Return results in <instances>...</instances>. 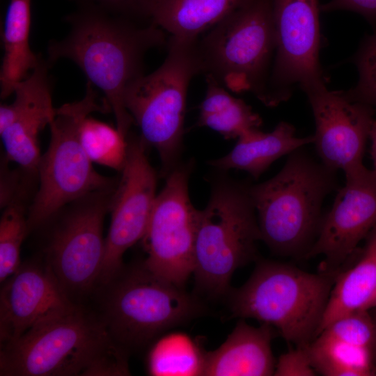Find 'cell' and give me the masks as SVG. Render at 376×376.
<instances>
[{"label":"cell","mask_w":376,"mask_h":376,"mask_svg":"<svg viewBox=\"0 0 376 376\" xmlns=\"http://www.w3.org/2000/svg\"><path fill=\"white\" fill-rule=\"evenodd\" d=\"M70 35L48 48L50 65L59 58H68L97 86L113 111L116 128L127 139L134 120L127 111L124 95L127 85L143 75V60L153 47L166 44L161 28L152 24L138 26L97 13H88L70 19Z\"/></svg>","instance_id":"1"},{"label":"cell","mask_w":376,"mask_h":376,"mask_svg":"<svg viewBox=\"0 0 376 376\" xmlns=\"http://www.w3.org/2000/svg\"><path fill=\"white\" fill-rule=\"evenodd\" d=\"M337 187L336 171L304 147L288 155L274 176L249 185L261 240L276 255L304 258L317 237L323 201Z\"/></svg>","instance_id":"2"},{"label":"cell","mask_w":376,"mask_h":376,"mask_svg":"<svg viewBox=\"0 0 376 376\" xmlns=\"http://www.w3.org/2000/svg\"><path fill=\"white\" fill-rule=\"evenodd\" d=\"M336 277L260 260L248 280L230 294L232 317L271 325L287 343L307 346L318 335Z\"/></svg>","instance_id":"3"},{"label":"cell","mask_w":376,"mask_h":376,"mask_svg":"<svg viewBox=\"0 0 376 376\" xmlns=\"http://www.w3.org/2000/svg\"><path fill=\"white\" fill-rule=\"evenodd\" d=\"M217 171L198 212L193 272L197 287L214 297L228 292L237 269L256 258L261 240L250 185Z\"/></svg>","instance_id":"4"},{"label":"cell","mask_w":376,"mask_h":376,"mask_svg":"<svg viewBox=\"0 0 376 376\" xmlns=\"http://www.w3.org/2000/svg\"><path fill=\"white\" fill-rule=\"evenodd\" d=\"M198 41L171 36L163 63L134 79L125 92V107L142 139L157 151L165 178L180 163L187 91L202 74Z\"/></svg>","instance_id":"5"},{"label":"cell","mask_w":376,"mask_h":376,"mask_svg":"<svg viewBox=\"0 0 376 376\" xmlns=\"http://www.w3.org/2000/svg\"><path fill=\"white\" fill-rule=\"evenodd\" d=\"M111 110L109 104L97 101L90 81L81 100L56 109L49 124V145L38 167L39 187L27 214L29 233L65 205L91 193L116 189L119 179L102 175L94 169L79 138L81 125L91 113Z\"/></svg>","instance_id":"6"},{"label":"cell","mask_w":376,"mask_h":376,"mask_svg":"<svg viewBox=\"0 0 376 376\" xmlns=\"http://www.w3.org/2000/svg\"><path fill=\"white\" fill-rule=\"evenodd\" d=\"M202 74L235 93L265 100L276 52L272 0H250L201 39Z\"/></svg>","instance_id":"7"},{"label":"cell","mask_w":376,"mask_h":376,"mask_svg":"<svg viewBox=\"0 0 376 376\" xmlns=\"http://www.w3.org/2000/svg\"><path fill=\"white\" fill-rule=\"evenodd\" d=\"M103 320L115 343L129 351L204 312L201 303L150 271L143 263L123 269L107 285Z\"/></svg>","instance_id":"8"},{"label":"cell","mask_w":376,"mask_h":376,"mask_svg":"<svg viewBox=\"0 0 376 376\" xmlns=\"http://www.w3.org/2000/svg\"><path fill=\"white\" fill-rule=\"evenodd\" d=\"M114 343L103 321L75 306L3 343L0 375L88 376Z\"/></svg>","instance_id":"9"},{"label":"cell","mask_w":376,"mask_h":376,"mask_svg":"<svg viewBox=\"0 0 376 376\" xmlns=\"http://www.w3.org/2000/svg\"><path fill=\"white\" fill-rule=\"evenodd\" d=\"M192 167L191 161L180 162L166 177L141 240L146 253L142 262L146 267L182 288L194 267L198 210L189 194Z\"/></svg>","instance_id":"10"},{"label":"cell","mask_w":376,"mask_h":376,"mask_svg":"<svg viewBox=\"0 0 376 376\" xmlns=\"http://www.w3.org/2000/svg\"><path fill=\"white\" fill-rule=\"evenodd\" d=\"M276 52L263 104L286 102L296 89L304 93L327 86L320 62L318 0H272Z\"/></svg>","instance_id":"11"},{"label":"cell","mask_w":376,"mask_h":376,"mask_svg":"<svg viewBox=\"0 0 376 376\" xmlns=\"http://www.w3.org/2000/svg\"><path fill=\"white\" fill-rule=\"evenodd\" d=\"M115 190L91 193L73 202L52 234L47 263L69 297L98 283L105 254L104 219Z\"/></svg>","instance_id":"12"},{"label":"cell","mask_w":376,"mask_h":376,"mask_svg":"<svg viewBox=\"0 0 376 376\" xmlns=\"http://www.w3.org/2000/svg\"><path fill=\"white\" fill-rule=\"evenodd\" d=\"M127 157L112 197L111 219L98 283L106 286L123 269L124 253L146 232L157 196V175L141 136L128 134Z\"/></svg>","instance_id":"13"},{"label":"cell","mask_w":376,"mask_h":376,"mask_svg":"<svg viewBox=\"0 0 376 376\" xmlns=\"http://www.w3.org/2000/svg\"><path fill=\"white\" fill-rule=\"evenodd\" d=\"M315 120L313 144L320 162L347 175L365 166L366 143L375 120L374 108L350 100L327 86L305 93Z\"/></svg>","instance_id":"14"},{"label":"cell","mask_w":376,"mask_h":376,"mask_svg":"<svg viewBox=\"0 0 376 376\" xmlns=\"http://www.w3.org/2000/svg\"><path fill=\"white\" fill-rule=\"evenodd\" d=\"M345 177L304 257L323 256L326 266L343 263L376 226V173L364 166Z\"/></svg>","instance_id":"15"},{"label":"cell","mask_w":376,"mask_h":376,"mask_svg":"<svg viewBox=\"0 0 376 376\" xmlns=\"http://www.w3.org/2000/svg\"><path fill=\"white\" fill-rule=\"evenodd\" d=\"M4 282L0 294L1 344L76 306L47 263H24Z\"/></svg>","instance_id":"16"},{"label":"cell","mask_w":376,"mask_h":376,"mask_svg":"<svg viewBox=\"0 0 376 376\" xmlns=\"http://www.w3.org/2000/svg\"><path fill=\"white\" fill-rule=\"evenodd\" d=\"M48 66L42 59L16 85L14 102L0 107V134L6 158L30 172H38L42 156L39 133L49 125L56 111L52 104Z\"/></svg>","instance_id":"17"},{"label":"cell","mask_w":376,"mask_h":376,"mask_svg":"<svg viewBox=\"0 0 376 376\" xmlns=\"http://www.w3.org/2000/svg\"><path fill=\"white\" fill-rule=\"evenodd\" d=\"M275 329L267 324L253 327L240 318L226 340L207 352L203 375L270 376L276 361L272 349Z\"/></svg>","instance_id":"18"},{"label":"cell","mask_w":376,"mask_h":376,"mask_svg":"<svg viewBox=\"0 0 376 376\" xmlns=\"http://www.w3.org/2000/svg\"><path fill=\"white\" fill-rule=\"evenodd\" d=\"M237 139L230 152L210 161L209 164L217 171L242 170L255 179L280 157L314 142L313 135L298 136L295 127L285 121L278 123L269 132L256 129Z\"/></svg>","instance_id":"19"},{"label":"cell","mask_w":376,"mask_h":376,"mask_svg":"<svg viewBox=\"0 0 376 376\" xmlns=\"http://www.w3.org/2000/svg\"><path fill=\"white\" fill-rule=\"evenodd\" d=\"M250 0H146L143 15L152 24L185 39H198Z\"/></svg>","instance_id":"20"},{"label":"cell","mask_w":376,"mask_h":376,"mask_svg":"<svg viewBox=\"0 0 376 376\" xmlns=\"http://www.w3.org/2000/svg\"><path fill=\"white\" fill-rule=\"evenodd\" d=\"M376 297V230L368 234L362 257L350 269L336 276L318 335L336 319L369 310ZM317 335V336H318Z\"/></svg>","instance_id":"21"},{"label":"cell","mask_w":376,"mask_h":376,"mask_svg":"<svg viewBox=\"0 0 376 376\" xmlns=\"http://www.w3.org/2000/svg\"><path fill=\"white\" fill-rule=\"evenodd\" d=\"M30 27L31 0H10L3 35L4 54L0 74L2 99L14 93L16 85L42 60L30 48Z\"/></svg>","instance_id":"22"},{"label":"cell","mask_w":376,"mask_h":376,"mask_svg":"<svg viewBox=\"0 0 376 376\" xmlns=\"http://www.w3.org/2000/svg\"><path fill=\"white\" fill-rule=\"evenodd\" d=\"M206 94L199 107L197 127H207L225 139H238L260 129L262 119L241 99L231 95L210 75H205Z\"/></svg>","instance_id":"23"},{"label":"cell","mask_w":376,"mask_h":376,"mask_svg":"<svg viewBox=\"0 0 376 376\" xmlns=\"http://www.w3.org/2000/svg\"><path fill=\"white\" fill-rule=\"evenodd\" d=\"M207 351L197 340L182 332L161 336L147 359L148 372L155 376L203 375Z\"/></svg>","instance_id":"24"},{"label":"cell","mask_w":376,"mask_h":376,"mask_svg":"<svg viewBox=\"0 0 376 376\" xmlns=\"http://www.w3.org/2000/svg\"><path fill=\"white\" fill-rule=\"evenodd\" d=\"M312 366L323 376L376 375L371 350L318 335L308 345Z\"/></svg>","instance_id":"25"},{"label":"cell","mask_w":376,"mask_h":376,"mask_svg":"<svg viewBox=\"0 0 376 376\" xmlns=\"http://www.w3.org/2000/svg\"><path fill=\"white\" fill-rule=\"evenodd\" d=\"M79 138L92 162L121 172L126 161L127 142L116 127L88 116L81 125Z\"/></svg>","instance_id":"26"},{"label":"cell","mask_w":376,"mask_h":376,"mask_svg":"<svg viewBox=\"0 0 376 376\" xmlns=\"http://www.w3.org/2000/svg\"><path fill=\"white\" fill-rule=\"evenodd\" d=\"M29 233L27 215L22 201L4 207L0 221V281L3 283L21 265L20 249Z\"/></svg>","instance_id":"27"},{"label":"cell","mask_w":376,"mask_h":376,"mask_svg":"<svg viewBox=\"0 0 376 376\" xmlns=\"http://www.w3.org/2000/svg\"><path fill=\"white\" fill-rule=\"evenodd\" d=\"M352 61L359 79L355 86L343 91L345 95L376 109V33L363 38Z\"/></svg>","instance_id":"28"},{"label":"cell","mask_w":376,"mask_h":376,"mask_svg":"<svg viewBox=\"0 0 376 376\" xmlns=\"http://www.w3.org/2000/svg\"><path fill=\"white\" fill-rule=\"evenodd\" d=\"M318 335L371 350L375 336V323L369 310H361L336 319Z\"/></svg>","instance_id":"29"},{"label":"cell","mask_w":376,"mask_h":376,"mask_svg":"<svg viewBox=\"0 0 376 376\" xmlns=\"http://www.w3.org/2000/svg\"><path fill=\"white\" fill-rule=\"evenodd\" d=\"M308 346H295L282 354L276 361L274 376H315Z\"/></svg>","instance_id":"30"},{"label":"cell","mask_w":376,"mask_h":376,"mask_svg":"<svg viewBox=\"0 0 376 376\" xmlns=\"http://www.w3.org/2000/svg\"><path fill=\"white\" fill-rule=\"evenodd\" d=\"M320 11L348 10L363 17L373 27H376V0H330L321 5Z\"/></svg>","instance_id":"31"},{"label":"cell","mask_w":376,"mask_h":376,"mask_svg":"<svg viewBox=\"0 0 376 376\" xmlns=\"http://www.w3.org/2000/svg\"><path fill=\"white\" fill-rule=\"evenodd\" d=\"M121 10H133L143 14L146 0H99Z\"/></svg>","instance_id":"32"},{"label":"cell","mask_w":376,"mask_h":376,"mask_svg":"<svg viewBox=\"0 0 376 376\" xmlns=\"http://www.w3.org/2000/svg\"><path fill=\"white\" fill-rule=\"evenodd\" d=\"M369 138L371 141L370 155L373 164V171L376 173V120H375L370 132Z\"/></svg>","instance_id":"33"},{"label":"cell","mask_w":376,"mask_h":376,"mask_svg":"<svg viewBox=\"0 0 376 376\" xmlns=\"http://www.w3.org/2000/svg\"><path fill=\"white\" fill-rule=\"evenodd\" d=\"M373 309L375 310L374 314H372L374 323H375V336H374V340H373V343L371 348V352H372L373 363L376 368V308Z\"/></svg>","instance_id":"34"},{"label":"cell","mask_w":376,"mask_h":376,"mask_svg":"<svg viewBox=\"0 0 376 376\" xmlns=\"http://www.w3.org/2000/svg\"><path fill=\"white\" fill-rule=\"evenodd\" d=\"M375 229L376 230V226H375ZM376 308V297H375V300L373 301V304H372V305L370 306V310L373 309V308Z\"/></svg>","instance_id":"35"}]
</instances>
